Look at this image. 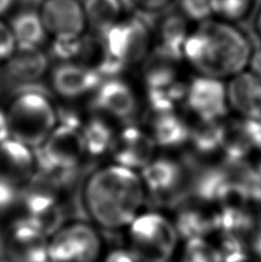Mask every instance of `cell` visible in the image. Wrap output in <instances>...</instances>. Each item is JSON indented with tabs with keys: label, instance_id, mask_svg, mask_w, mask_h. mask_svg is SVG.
I'll list each match as a JSON object with an SVG mask.
<instances>
[{
	"label": "cell",
	"instance_id": "obj_22",
	"mask_svg": "<svg viewBox=\"0 0 261 262\" xmlns=\"http://www.w3.org/2000/svg\"><path fill=\"white\" fill-rule=\"evenodd\" d=\"M82 137L85 153L92 158H98L111 151L115 136L110 123L101 116H93L82 125Z\"/></svg>",
	"mask_w": 261,
	"mask_h": 262
},
{
	"label": "cell",
	"instance_id": "obj_17",
	"mask_svg": "<svg viewBox=\"0 0 261 262\" xmlns=\"http://www.w3.org/2000/svg\"><path fill=\"white\" fill-rule=\"evenodd\" d=\"M36 171L34 148L9 137L0 143V176L20 185Z\"/></svg>",
	"mask_w": 261,
	"mask_h": 262
},
{
	"label": "cell",
	"instance_id": "obj_7",
	"mask_svg": "<svg viewBox=\"0 0 261 262\" xmlns=\"http://www.w3.org/2000/svg\"><path fill=\"white\" fill-rule=\"evenodd\" d=\"M101 241L98 232L84 221L62 226L49 241L50 262H96Z\"/></svg>",
	"mask_w": 261,
	"mask_h": 262
},
{
	"label": "cell",
	"instance_id": "obj_19",
	"mask_svg": "<svg viewBox=\"0 0 261 262\" xmlns=\"http://www.w3.org/2000/svg\"><path fill=\"white\" fill-rule=\"evenodd\" d=\"M182 61L183 58L155 46L141 64L146 90L166 88L179 82Z\"/></svg>",
	"mask_w": 261,
	"mask_h": 262
},
{
	"label": "cell",
	"instance_id": "obj_18",
	"mask_svg": "<svg viewBox=\"0 0 261 262\" xmlns=\"http://www.w3.org/2000/svg\"><path fill=\"white\" fill-rule=\"evenodd\" d=\"M227 95L234 110L246 119L261 118V79L252 70L232 76Z\"/></svg>",
	"mask_w": 261,
	"mask_h": 262
},
{
	"label": "cell",
	"instance_id": "obj_14",
	"mask_svg": "<svg viewBox=\"0 0 261 262\" xmlns=\"http://www.w3.org/2000/svg\"><path fill=\"white\" fill-rule=\"evenodd\" d=\"M156 142L151 136L128 124L121 134L115 137L111 152L114 160L129 169L144 168L151 162L156 151Z\"/></svg>",
	"mask_w": 261,
	"mask_h": 262
},
{
	"label": "cell",
	"instance_id": "obj_24",
	"mask_svg": "<svg viewBox=\"0 0 261 262\" xmlns=\"http://www.w3.org/2000/svg\"><path fill=\"white\" fill-rule=\"evenodd\" d=\"M223 123L220 121H200L190 129V138L194 151L199 156H208L221 149Z\"/></svg>",
	"mask_w": 261,
	"mask_h": 262
},
{
	"label": "cell",
	"instance_id": "obj_41",
	"mask_svg": "<svg viewBox=\"0 0 261 262\" xmlns=\"http://www.w3.org/2000/svg\"><path fill=\"white\" fill-rule=\"evenodd\" d=\"M0 262H15V261H13L12 259L5 258V256H3V258H0Z\"/></svg>",
	"mask_w": 261,
	"mask_h": 262
},
{
	"label": "cell",
	"instance_id": "obj_8",
	"mask_svg": "<svg viewBox=\"0 0 261 262\" xmlns=\"http://www.w3.org/2000/svg\"><path fill=\"white\" fill-rule=\"evenodd\" d=\"M48 36L54 41H74L88 30L84 7L80 0H44L39 9Z\"/></svg>",
	"mask_w": 261,
	"mask_h": 262
},
{
	"label": "cell",
	"instance_id": "obj_15",
	"mask_svg": "<svg viewBox=\"0 0 261 262\" xmlns=\"http://www.w3.org/2000/svg\"><path fill=\"white\" fill-rule=\"evenodd\" d=\"M211 204L191 199L176 208L175 229L185 241L204 238L216 231V212L208 208Z\"/></svg>",
	"mask_w": 261,
	"mask_h": 262
},
{
	"label": "cell",
	"instance_id": "obj_3",
	"mask_svg": "<svg viewBox=\"0 0 261 262\" xmlns=\"http://www.w3.org/2000/svg\"><path fill=\"white\" fill-rule=\"evenodd\" d=\"M12 96L6 112L11 137L36 148L58 124V107L39 83L18 88Z\"/></svg>",
	"mask_w": 261,
	"mask_h": 262
},
{
	"label": "cell",
	"instance_id": "obj_4",
	"mask_svg": "<svg viewBox=\"0 0 261 262\" xmlns=\"http://www.w3.org/2000/svg\"><path fill=\"white\" fill-rule=\"evenodd\" d=\"M143 14L123 17L100 37L107 57L125 68L142 64L155 48V31Z\"/></svg>",
	"mask_w": 261,
	"mask_h": 262
},
{
	"label": "cell",
	"instance_id": "obj_11",
	"mask_svg": "<svg viewBox=\"0 0 261 262\" xmlns=\"http://www.w3.org/2000/svg\"><path fill=\"white\" fill-rule=\"evenodd\" d=\"M91 108L125 124H133L138 112L137 99L132 86L120 77L104 79L98 85L91 100Z\"/></svg>",
	"mask_w": 261,
	"mask_h": 262
},
{
	"label": "cell",
	"instance_id": "obj_16",
	"mask_svg": "<svg viewBox=\"0 0 261 262\" xmlns=\"http://www.w3.org/2000/svg\"><path fill=\"white\" fill-rule=\"evenodd\" d=\"M158 16L159 18L156 26H153L155 46L183 58L182 53L184 44L195 25L189 21L175 6Z\"/></svg>",
	"mask_w": 261,
	"mask_h": 262
},
{
	"label": "cell",
	"instance_id": "obj_21",
	"mask_svg": "<svg viewBox=\"0 0 261 262\" xmlns=\"http://www.w3.org/2000/svg\"><path fill=\"white\" fill-rule=\"evenodd\" d=\"M152 135L157 145L165 148H176L189 142L190 127L175 112L153 114Z\"/></svg>",
	"mask_w": 261,
	"mask_h": 262
},
{
	"label": "cell",
	"instance_id": "obj_28",
	"mask_svg": "<svg viewBox=\"0 0 261 262\" xmlns=\"http://www.w3.org/2000/svg\"><path fill=\"white\" fill-rule=\"evenodd\" d=\"M177 9L191 21L198 25L213 17L211 0H176Z\"/></svg>",
	"mask_w": 261,
	"mask_h": 262
},
{
	"label": "cell",
	"instance_id": "obj_39",
	"mask_svg": "<svg viewBox=\"0 0 261 262\" xmlns=\"http://www.w3.org/2000/svg\"><path fill=\"white\" fill-rule=\"evenodd\" d=\"M14 3H15V0H0V16L11 11Z\"/></svg>",
	"mask_w": 261,
	"mask_h": 262
},
{
	"label": "cell",
	"instance_id": "obj_36",
	"mask_svg": "<svg viewBox=\"0 0 261 262\" xmlns=\"http://www.w3.org/2000/svg\"><path fill=\"white\" fill-rule=\"evenodd\" d=\"M250 67L251 70L261 79V46L260 48H255L252 58H251Z\"/></svg>",
	"mask_w": 261,
	"mask_h": 262
},
{
	"label": "cell",
	"instance_id": "obj_38",
	"mask_svg": "<svg viewBox=\"0 0 261 262\" xmlns=\"http://www.w3.org/2000/svg\"><path fill=\"white\" fill-rule=\"evenodd\" d=\"M251 25H252L254 36L261 41V5L257 6L252 18H251Z\"/></svg>",
	"mask_w": 261,
	"mask_h": 262
},
{
	"label": "cell",
	"instance_id": "obj_29",
	"mask_svg": "<svg viewBox=\"0 0 261 262\" xmlns=\"http://www.w3.org/2000/svg\"><path fill=\"white\" fill-rule=\"evenodd\" d=\"M130 8L145 16H158L175 6L176 0H127Z\"/></svg>",
	"mask_w": 261,
	"mask_h": 262
},
{
	"label": "cell",
	"instance_id": "obj_20",
	"mask_svg": "<svg viewBox=\"0 0 261 262\" xmlns=\"http://www.w3.org/2000/svg\"><path fill=\"white\" fill-rule=\"evenodd\" d=\"M88 29L101 36L128 15L127 0H84Z\"/></svg>",
	"mask_w": 261,
	"mask_h": 262
},
{
	"label": "cell",
	"instance_id": "obj_40",
	"mask_svg": "<svg viewBox=\"0 0 261 262\" xmlns=\"http://www.w3.org/2000/svg\"><path fill=\"white\" fill-rule=\"evenodd\" d=\"M6 254L5 253V237L3 235V231L0 230V258Z\"/></svg>",
	"mask_w": 261,
	"mask_h": 262
},
{
	"label": "cell",
	"instance_id": "obj_9",
	"mask_svg": "<svg viewBox=\"0 0 261 262\" xmlns=\"http://www.w3.org/2000/svg\"><path fill=\"white\" fill-rule=\"evenodd\" d=\"M5 253L15 262H50L48 236L25 215L13 222L5 238Z\"/></svg>",
	"mask_w": 261,
	"mask_h": 262
},
{
	"label": "cell",
	"instance_id": "obj_10",
	"mask_svg": "<svg viewBox=\"0 0 261 262\" xmlns=\"http://www.w3.org/2000/svg\"><path fill=\"white\" fill-rule=\"evenodd\" d=\"M185 100L200 121H220L227 114V92L221 78L199 74L188 83Z\"/></svg>",
	"mask_w": 261,
	"mask_h": 262
},
{
	"label": "cell",
	"instance_id": "obj_30",
	"mask_svg": "<svg viewBox=\"0 0 261 262\" xmlns=\"http://www.w3.org/2000/svg\"><path fill=\"white\" fill-rule=\"evenodd\" d=\"M21 190L18 184L0 176V214L8 212L14 206L20 203Z\"/></svg>",
	"mask_w": 261,
	"mask_h": 262
},
{
	"label": "cell",
	"instance_id": "obj_6",
	"mask_svg": "<svg viewBox=\"0 0 261 262\" xmlns=\"http://www.w3.org/2000/svg\"><path fill=\"white\" fill-rule=\"evenodd\" d=\"M82 128L58 123L39 146L34 148L36 169L41 171H64L83 166L85 157Z\"/></svg>",
	"mask_w": 261,
	"mask_h": 262
},
{
	"label": "cell",
	"instance_id": "obj_32",
	"mask_svg": "<svg viewBox=\"0 0 261 262\" xmlns=\"http://www.w3.org/2000/svg\"><path fill=\"white\" fill-rule=\"evenodd\" d=\"M245 125L253 148L261 151V118L245 119Z\"/></svg>",
	"mask_w": 261,
	"mask_h": 262
},
{
	"label": "cell",
	"instance_id": "obj_42",
	"mask_svg": "<svg viewBox=\"0 0 261 262\" xmlns=\"http://www.w3.org/2000/svg\"><path fill=\"white\" fill-rule=\"evenodd\" d=\"M255 168H257V169L261 172V158H260V160H259V162H258V166L255 167Z\"/></svg>",
	"mask_w": 261,
	"mask_h": 262
},
{
	"label": "cell",
	"instance_id": "obj_37",
	"mask_svg": "<svg viewBox=\"0 0 261 262\" xmlns=\"http://www.w3.org/2000/svg\"><path fill=\"white\" fill-rule=\"evenodd\" d=\"M9 137H11V134H9L6 112L0 108V143H3L4 140L8 139Z\"/></svg>",
	"mask_w": 261,
	"mask_h": 262
},
{
	"label": "cell",
	"instance_id": "obj_34",
	"mask_svg": "<svg viewBox=\"0 0 261 262\" xmlns=\"http://www.w3.org/2000/svg\"><path fill=\"white\" fill-rule=\"evenodd\" d=\"M222 262H261V260L257 256H251L248 251H241L225 256Z\"/></svg>",
	"mask_w": 261,
	"mask_h": 262
},
{
	"label": "cell",
	"instance_id": "obj_33",
	"mask_svg": "<svg viewBox=\"0 0 261 262\" xmlns=\"http://www.w3.org/2000/svg\"><path fill=\"white\" fill-rule=\"evenodd\" d=\"M105 262H139L132 251L114 250L106 256Z\"/></svg>",
	"mask_w": 261,
	"mask_h": 262
},
{
	"label": "cell",
	"instance_id": "obj_35",
	"mask_svg": "<svg viewBox=\"0 0 261 262\" xmlns=\"http://www.w3.org/2000/svg\"><path fill=\"white\" fill-rule=\"evenodd\" d=\"M249 247L252 250L254 255L261 260V222L258 226L257 230L254 231L253 236L251 237Z\"/></svg>",
	"mask_w": 261,
	"mask_h": 262
},
{
	"label": "cell",
	"instance_id": "obj_5",
	"mask_svg": "<svg viewBox=\"0 0 261 262\" xmlns=\"http://www.w3.org/2000/svg\"><path fill=\"white\" fill-rule=\"evenodd\" d=\"M132 251L139 262H167L176 249L179 235L168 220L157 213L135 217L130 223Z\"/></svg>",
	"mask_w": 261,
	"mask_h": 262
},
{
	"label": "cell",
	"instance_id": "obj_12",
	"mask_svg": "<svg viewBox=\"0 0 261 262\" xmlns=\"http://www.w3.org/2000/svg\"><path fill=\"white\" fill-rule=\"evenodd\" d=\"M49 68V59L39 46L16 45L5 61V76L11 93L16 89L38 83Z\"/></svg>",
	"mask_w": 261,
	"mask_h": 262
},
{
	"label": "cell",
	"instance_id": "obj_23",
	"mask_svg": "<svg viewBox=\"0 0 261 262\" xmlns=\"http://www.w3.org/2000/svg\"><path fill=\"white\" fill-rule=\"evenodd\" d=\"M16 45L39 46L48 37L38 12L18 13L9 23Z\"/></svg>",
	"mask_w": 261,
	"mask_h": 262
},
{
	"label": "cell",
	"instance_id": "obj_1",
	"mask_svg": "<svg viewBox=\"0 0 261 262\" xmlns=\"http://www.w3.org/2000/svg\"><path fill=\"white\" fill-rule=\"evenodd\" d=\"M85 219L107 232L132 223L144 203L143 184L129 168L107 166L90 169L78 189Z\"/></svg>",
	"mask_w": 261,
	"mask_h": 262
},
{
	"label": "cell",
	"instance_id": "obj_26",
	"mask_svg": "<svg viewBox=\"0 0 261 262\" xmlns=\"http://www.w3.org/2000/svg\"><path fill=\"white\" fill-rule=\"evenodd\" d=\"M213 17L242 26L251 21L258 0H211Z\"/></svg>",
	"mask_w": 261,
	"mask_h": 262
},
{
	"label": "cell",
	"instance_id": "obj_25",
	"mask_svg": "<svg viewBox=\"0 0 261 262\" xmlns=\"http://www.w3.org/2000/svg\"><path fill=\"white\" fill-rule=\"evenodd\" d=\"M221 149L225 153V158L230 159H245L254 149L246 129L245 120L223 123Z\"/></svg>",
	"mask_w": 261,
	"mask_h": 262
},
{
	"label": "cell",
	"instance_id": "obj_13",
	"mask_svg": "<svg viewBox=\"0 0 261 262\" xmlns=\"http://www.w3.org/2000/svg\"><path fill=\"white\" fill-rule=\"evenodd\" d=\"M102 78L96 69L76 61H66L55 67L51 83L57 95L66 99H76L95 92Z\"/></svg>",
	"mask_w": 261,
	"mask_h": 262
},
{
	"label": "cell",
	"instance_id": "obj_31",
	"mask_svg": "<svg viewBox=\"0 0 261 262\" xmlns=\"http://www.w3.org/2000/svg\"><path fill=\"white\" fill-rule=\"evenodd\" d=\"M16 48L11 27L0 18V62H5Z\"/></svg>",
	"mask_w": 261,
	"mask_h": 262
},
{
	"label": "cell",
	"instance_id": "obj_27",
	"mask_svg": "<svg viewBox=\"0 0 261 262\" xmlns=\"http://www.w3.org/2000/svg\"><path fill=\"white\" fill-rule=\"evenodd\" d=\"M181 262H222V256L211 243L204 238H194L186 243Z\"/></svg>",
	"mask_w": 261,
	"mask_h": 262
},
{
	"label": "cell",
	"instance_id": "obj_2",
	"mask_svg": "<svg viewBox=\"0 0 261 262\" xmlns=\"http://www.w3.org/2000/svg\"><path fill=\"white\" fill-rule=\"evenodd\" d=\"M254 50L243 27L212 17L193 27L182 54L200 75L223 78L245 70Z\"/></svg>",
	"mask_w": 261,
	"mask_h": 262
}]
</instances>
